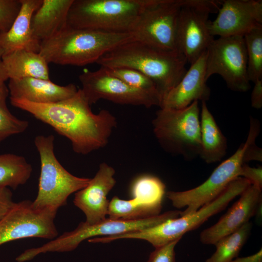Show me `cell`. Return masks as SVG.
<instances>
[{
  "label": "cell",
  "instance_id": "6da1fadb",
  "mask_svg": "<svg viewBox=\"0 0 262 262\" xmlns=\"http://www.w3.org/2000/svg\"><path fill=\"white\" fill-rule=\"evenodd\" d=\"M10 99L13 106L29 113L69 139L73 150L79 154L105 147L117 125L115 117L107 110L94 114L81 89L72 97L53 103Z\"/></svg>",
  "mask_w": 262,
  "mask_h": 262
},
{
  "label": "cell",
  "instance_id": "7a4b0ae2",
  "mask_svg": "<svg viewBox=\"0 0 262 262\" xmlns=\"http://www.w3.org/2000/svg\"><path fill=\"white\" fill-rule=\"evenodd\" d=\"M187 63L178 50L164 49L134 39L119 45L96 62L104 67H128L141 72L154 82L162 100L185 75Z\"/></svg>",
  "mask_w": 262,
  "mask_h": 262
},
{
  "label": "cell",
  "instance_id": "3957f363",
  "mask_svg": "<svg viewBox=\"0 0 262 262\" xmlns=\"http://www.w3.org/2000/svg\"><path fill=\"white\" fill-rule=\"evenodd\" d=\"M134 39L131 33L67 26L55 36L42 42L39 53L49 64L82 66L96 63L107 52Z\"/></svg>",
  "mask_w": 262,
  "mask_h": 262
},
{
  "label": "cell",
  "instance_id": "277c9868",
  "mask_svg": "<svg viewBox=\"0 0 262 262\" xmlns=\"http://www.w3.org/2000/svg\"><path fill=\"white\" fill-rule=\"evenodd\" d=\"M34 145L40 161V173L37 196L33 202L36 209L56 213L67 203L68 196L81 190L90 179L75 176L59 163L54 151L53 135H37Z\"/></svg>",
  "mask_w": 262,
  "mask_h": 262
},
{
  "label": "cell",
  "instance_id": "5b68a950",
  "mask_svg": "<svg viewBox=\"0 0 262 262\" xmlns=\"http://www.w3.org/2000/svg\"><path fill=\"white\" fill-rule=\"evenodd\" d=\"M147 0H73L67 26L131 33Z\"/></svg>",
  "mask_w": 262,
  "mask_h": 262
},
{
  "label": "cell",
  "instance_id": "8992f818",
  "mask_svg": "<svg viewBox=\"0 0 262 262\" xmlns=\"http://www.w3.org/2000/svg\"><path fill=\"white\" fill-rule=\"evenodd\" d=\"M154 134L166 152L191 160L200 152V109L198 101L180 109L160 108L152 120Z\"/></svg>",
  "mask_w": 262,
  "mask_h": 262
},
{
  "label": "cell",
  "instance_id": "52a82bcc",
  "mask_svg": "<svg viewBox=\"0 0 262 262\" xmlns=\"http://www.w3.org/2000/svg\"><path fill=\"white\" fill-rule=\"evenodd\" d=\"M250 185L246 179L238 177L214 200L196 211L169 219L151 228L124 233L121 237L146 240L155 248L180 239L185 233L196 229L210 217L223 211L231 200L240 196Z\"/></svg>",
  "mask_w": 262,
  "mask_h": 262
},
{
  "label": "cell",
  "instance_id": "ba28073f",
  "mask_svg": "<svg viewBox=\"0 0 262 262\" xmlns=\"http://www.w3.org/2000/svg\"><path fill=\"white\" fill-rule=\"evenodd\" d=\"M181 211L179 210L169 211L156 216L136 220L114 219L108 217L94 225L82 222L73 230L65 232L40 247L26 249L25 255L28 259L32 260L39 254L47 252L71 251L86 239L119 235L151 228L169 219L178 217Z\"/></svg>",
  "mask_w": 262,
  "mask_h": 262
},
{
  "label": "cell",
  "instance_id": "9c48e42d",
  "mask_svg": "<svg viewBox=\"0 0 262 262\" xmlns=\"http://www.w3.org/2000/svg\"><path fill=\"white\" fill-rule=\"evenodd\" d=\"M222 0H183L177 21V49L192 64L214 39L208 28V17L217 13Z\"/></svg>",
  "mask_w": 262,
  "mask_h": 262
},
{
  "label": "cell",
  "instance_id": "30bf717a",
  "mask_svg": "<svg viewBox=\"0 0 262 262\" xmlns=\"http://www.w3.org/2000/svg\"><path fill=\"white\" fill-rule=\"evenodd\" d=\"M247 135L235 153L221 163L207 180L200 185L184 191H168L167 197L177 209L186 207L180 216L196 211L217 198L234 180L240 177L242 165L247 162L246 151L250 143Z\"/></svg>",
  "mask_w": 262,
  "mask_h": 262
},
{
  "label": "cell",
  "instance_id": "8fae6325",
  "mask_svg": "<svg viewBox=\"0 0 262 262\" xmlns=\"http://www.w3.org/2000/svg\"><path fill=\"white\" fill-rule=\"evenodd\" d=\"M183 0H147L131 33L134 40L177 50L178 18Z\"/></svg>",
  "mask_w": 262,
  "mask_h": 262
},
{
  "label": "cell",
  "instance_id": "7c38bea8",
  "mask_svg": "<svg viewBox=\"0 0 262 262\" xmlns=\"http://www.w3.org/2000/svg\"><path fill=\"white\" fill-rule=\"evenodd\" d=\"M215 74L232 91L244 92L250 88L244 36L219 37L212 41L207 50L206 80Z\"/></svg>",
  "mask_w": 262,
  "mask_h": 262
},
{
  "label": "cell",
  "instance_id": "4fadbf2b",
  "mask_svg": "<svg viewBox=\"0 0 262 262\" xmlns=\"http://www.w3.org/2000/svg\"><path fill=\"white\" fill-rule=\"evenodd\" d=\"M79 80L81 89L90 105L103 99L146 108L161 106L160 97L128 85L103 67L95 71H84L79 76Z\"/></svg>",
  "mask_w": 262,
  "mask_h": 262
},
{
  "label": "cell",
  "instance_id": "5bb4252c",
  "mask_svg": "<svg viewBox=\"0 0 262 262\" xmlns=\"http://www.w3.org/2000/svg\"><path fill=\"white\" fill-rule=\"evenodd\" d=\"M56 215L52 212L35 208L30 200L16 202L0 221V246L26 238H55L58 235L54 223Z\"/></svg>",
  "mask_w": 262,
  "mask_h": 262
},
{
  "label": "cell",
  "instance_id": "9a60e30c",
  "mask_svg": "<svg viewBox=\"0 0 262 262\" xmlns=\"http://www.w3.org/2000/svg\"><path fill=\"white\" fill-rule=\"evenodd\" d=\"M217 13L214 20L208 22V28L213 36H244L262 25V1L260 0H222Z\"/></svg>",
  "mask_w": 262,
  "mask_h": 262
},
{
  "label": "cell",
  "instance_id": "2e32d148",
  "mask_svg": "<svg viewBox=\"0 0 262 262\" xmlns=\"http://www.w3.org/2000/svg\"><path fill=\"white\" fill-rule=\"evenodd\" d=\"M115 174L112 166L101 163L88 185L75 193L73 203L84 213L87 224L94 225L106 218L110 202L107 196L116 183Z\"/></svg>",
  "mask_w": 262,
  "mask_h": 262
},
{
  "label": "cell",
  "instance_id": "e0dca14e",
  "mask_svg": "<svg viewBox=\"0 0 262 262\" xmlns=\"http://www.w3.org/2000/svg\"><path fill=\"white\" fill-rule=\"evenodd\" d=\"M240 196L216 223L201 232L202 243L214 245L219 239L236 231L255 215L262 202V189L251 184Z\"/></svg>",
  "mask_w": 262,
  "mask_h": 262
},
{
  "label": "cell",
  "instance_id": "ac0fdd59",
  "mask_svg": "<svg viewBox=\"0 0 262 262\" xmlns=\"http://www.w3.org/2000/svg\"><path fill=\"white\" fill-rule=\"evenodd\" d=\"M207 50L190 68L179 82L163 98L160 108L180 109L195 101H206L211 90L205 77Z\"/></svg>",
  "mask_w": 262,
  "mask_h": 262
},
{
  "label": "cell",
  "instance_id": "d6986e66",
  "mask_svg": "<svg viewBox=\"0 0 262 262\" xmlns=\"http://www.w3.org/2000/svg\"><path fill=\"white\" fill-rule=\"evenodd\" d=\"M7 87L10 98L38 104H49L65 100L74 95L78 90L72 83L61 86L50 79L35 78L9 79Z\"/></svg>",
  "mask_w": 262,
  "mask_h": 262
},
{
  "label": "cell",
  "instance_id": "ffe728a7",
  "mask_svg": "<svg viewBox=\"0 0 262 262\" xmlns=\"http://www.w3.org/2000/svg\"><path fill=\"white\" fill-rule=\"evenodd\" d=\"M21 7L10 29L0 32V49L6 53L25 49L39 52L41 43L33 36L31 21L42 0H20Z\"/></svg>",
  "mask_w": 262,
  "mask_h": 262
},
{
  "label": "cell",
  "instance_id": "44dd1931",
  "mask_svg": "<svg viewBox=\"0 0 262 262\" xmlns=\"http://www.w3.org/2000/svg\"><path fill=\"white\" fill-rule=\"evenodd\" d=\"M73 0H42L33 14L31 29L40 43L55 36L67 26L68 12Z\"/></svg>",
  "mask_w": 262,
  "mask_h": 262
},
{
  "label": "cell",
  "instance_id": "7402d4cb",
  "mask_svg": "<svg viewBox=\"0 0 262 262\" xmlns=\"http://www.w3.org/2000/svg\"><path fill=\"white\" fill-rule=\"evenodd\" d=\"M2 59L9 79H50L49 63L39 52L16 50L3 53Z\"/></svg>",
  "mask_w": 262,
  "mask_h": 262
},
{
  "label": "cell",
  "instance_id": "603a6c76",
  "mask_svg": "<svg viewBox=\"0 0 262 262\" xmlns=\"http://www.w3.org/2000/svg\"><path fill=\"white\" fill-rule=\"evenodd\" d=\"M200 116V152L199 156L207 164L219 162L225 156L227 141L206 101H202Z\"/></svg>",
  "mask_w": 262,
  "mask_h": 262
},
{
  "label": "cell",
  "instance_id": "cb8c5ba5",
  "mask_svg": "<svg viewBox=\"0 0 262 262\" xmlns=\"http://www.w3.org/2000/svg\"><path fill=\"white\" fill-rule=\"evenodd\" d=\"M32 167L23 156L13 153L0 154V186L16 189L30 179Z\"/></svg>",
  "mask_w": 262,
  "mask_h": 262
},
{
  "label": "cell",
  "instance_id": "d4e9b609",
  "mask_svg": "<svg viewBox=\"0 0 262 262\" xmlns=\"http://www.w3.org/2000/svg\"><path fill=\"white\" fill-rule=\"evenodd\" d=\"M162 208L140 203L133 199L124 200L115 196L109 202L108 215L114 219L136 220L159 215Z\"/></svg>",
  "mask_w": 262,
  "mask_h": 262
},
{
  "label": "cell",
  "instance_id": "484cf974",
  "mask_svg": "<svg viewBox=\"0 0 262 262\" xmlns=\"http://www.w3.org/2000/svg\"><path fill=\"white\" fill-rule=\"evenodd\" d=\"M165 189V184L160 179L144 175L133 181L131 193L132 199L138 203L162 208Z\"/></svg>",
  "mask_w": 262,
  "mask_h": 262
},
{
  "label": "cell",
  "instance_id": "4316f807",
  "mask_svg": "<svg viewBox=\"0 0 262 262\" xmlns=\"http://www.w3.org/2000/svg\"><path fill=\"white\" fill-rule=\"evenodd\" d=\"M248 222L233 233L219 239L214 245V253L205 262H230L238 257L251 232Z\"/></svg>",
  "mask_w": 262,
  "mask_h": 262
},
{
  "label": "cell",
  "instance_id": "83f0119b",
  "mask_svg": "<svg viewBox=\"0 0 262 262\" xmlns=\"http://www.w3.org/2000/svg\"><path fill=\"white\" fill-rule=\"evenodd\" d=\"M247 54V72L249 81L255 82L262 79V25L244 36Z\"/></svg>",
  "mask_w": 262,
  "mask_h": 262
},
{
  "label": "cell",
  "instance_id": "f1b7e54d",
  "mask_svg": "<svg viewBox=\"0 0 262 262\" xmlns=\"http://www.w3.org/2000/svg\"><path fill=\"white\" fill-rule=\"evenodd\" d=\"M9 90L5 82L0 83V143L7 138L24 132L28 121L17 118L9 110L7 99Z\"/></svg>",
  "mask_w": 262,
  "mask_h": 262
},
{
  "label": "cell",
  "instance_id": "f546056e",
  "mask_svg": "<svg viewBox=\"0 0 262 262\" xmlns=\"http://www.w3.org/2000/svg\"><path fill=\"white\" fill-rule=\"evenodd\" d=\"M104 68L110 74L118 78L128 85L158 96L161 98L154 82L141 72L134 69L124 67Z\"/></svg>",
  "mask_w": 262,
  "mask_h": 262
},
{
  "label": "cell",
  "instance_id": "4dcf8cb0",
  "mask_svg": "<svg viewBox=\"0 0 262 262\" xmlns=\"http://www.w3.org/2000/svg\"><path fill=\"white\" fill-rule=\"evenodd\" d=\"M20 7V0H0V32L10 29Z\"/></svg>",
  "mask_w": 262,
  "mask_h": 262
},
{
  "label": "cell",
  "instance_id": "1f68e13d",
  "mask_svg": "<svg viewBox=\"0 0 262 262\" xmlns=\"http://www.w3.org/2000/svg\"><path fill=\"white\" fill-rule=\"evenodd\" d=\"M180 239L155 248L146 262H176L175 247Z\"/></svg>",
  "mask_w": 262,
  "mask_h": 262
},
{
  "label": "cell",
  "instance_id": "d6a6232c",
  "mask_svg": "<svg viewBox=\"0 0 262 262\" xmlns=\"http://www.w3.org/2000/svg\"><path fill=\"white\" fill-rule=\"evenodd\" d=\"M240 177L248 180L251 184L258 188H262V167H252L244 164L241 169Z\"/></svg>",
  "mask_w": 262,
  "mask_h": 262
},
{
  "label": "cell",
  "instance_id": "836d02e7",
  "mask_svg": "<svg viewBox=\"0 0 262 262\" xmlns=\"http://www.w3.org/2000/svg\"><path fill=\"white\" fill-rule=\"evenodd\" d=\"M16 202L12 199V193L9 187L0 186V221L7 214Z\"/></svg>",
  "mask_w": 262,
  "mask_h": 262
},
{
  "label": "cell",
  "instance_id": "e575fe53",
  "mask_svg": "<svg viewBox=\"0 0 262 262\" xmlns=\"http://www.w3.org/2000/svg\"><path fill=\"white\" fill-rule=\"evenodd\" d=\"M251 93V103L253 108L260 109L262 107V79L257 80Z\"/></svg>",
  "mask_w": 262,
  "mask_h": 262
},
{
  "label": "cell",
  "instance_id": "d590c367",
  "mask_svg": "<svg viewBox=\"0 0 262 262\" xmlns=\"http://www.w3.org/2000/svg\"><path fill=\"white\" fill-rule=\"evenodd\" d=\"M230 262H262V249L261 248L255 254L248 256L237 257Z\"/></svg>",
  "mask_w": 262,
  "mask_h": 262
},
{
  "label": "cell",
  "instance_id": "8d00e7d4",
  "mask_svg": "<svg viewBox=\"0 0 262 262\" xmlns=\"http://www.w3.org/2000/svg\"><path fill=\"white\" fill-rule=\"evenodd\" d=\"M3 54V50L0 49V83L5 82L9 79L2 59Z\"/></svg>",
  "mask_w": 262,
  "mask_h": 262
}]
</instances>
